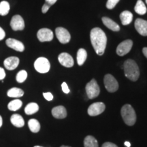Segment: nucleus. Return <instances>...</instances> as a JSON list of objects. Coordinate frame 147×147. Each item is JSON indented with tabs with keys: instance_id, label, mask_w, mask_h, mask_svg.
Returning <instances> with one entry per match:
<instances>
[{
	"instance_id": "f257e3e1",
	"label": "nucleus",
	"mask_w": 147,
	"mask_h": 147,
	"mask_svg": "<svg viewBox=\"0 0 147 147\" xmlns=\"http://www.w3.org/2000/svg\"><path fill=\"white\" fill-rule=\"evenodd\" d=\"M91 45L98 55H102L105 51L107 43V38L105 33L99 27H95L90 34Z\"/></svg>"
},
{
	"instance_id": "f03ea898",
	"label": "nucleus",
	"mask_w": 147,
	"mask_h": 147,
	"mask_svg": "<svg viewBox=\"0 0 147 147\" xmlns=\"http://www.w3.org/2000/svg\"><path fill=\"white\" fill-rule=\"evenodd\" d=\"M124 73L128 79L131 81H136L140 76V69L135 61L127 59L125 61L123 65Z\"/></svg>"
},
{
	"instance_id": "7ed1b4c3",
	"label": "nucleus",
	"mask_w": 147,
	"mask_h": 147,
	"mask_svg": "<svg viewBox=\"0 0 147 147\" xmlns=\"http://www.w3.org/2000/svg\"><path fill=\"white\" fill-rule=\"evenodd\" d=\"M121 114L125 123L129 126H132L136 121V114L133 107L129 104H125L123 106Z\"/></svg>"
},
{
	"instance_id": "20e7f679",
	"label": "nucleus",
	"mask_w": 147,
	"mask_h": 147,
	"mask_svg": "<svg viewBox=\"0 0 147 147\" xmlns=\"http://www.w3.org/2000/svg\"><path fill=\"white\" fill-rule=\"evenodd\" d=\"M86 93L89 99L95 98L100 95V89L95 79H92L86 85Z\"/></svg>"
},
{
	"instance_id": "39448f33",
	"label": "nucleus",
	"mask_w": 147,
	"mask_h": 147,
	"mask_svg": "<svg viewBox=\"0 0 147 147\" xmlns=\"http://www.w3.org/2000/svg\"><path fill=\"white\" fill-rule=\"evenodd\" d=\"M34 67L39 73H47L50 70L51 64L49 61L45 57H39L36 60L34 63Z\"/></svg>"
},
{
	"instance_id": "423d86ee",
	"label": "nucleus",
	"mask_w": 147,
	"mask_h": 147,
	"mask_svg": "<svg viewBox=\"0 0 147 147\" xmlns=\"http://www.w3.org/2000/svg\"><path fill=\"white\" fill-rule=\"evenodd\" d=\"M104 85L106 90L110 93H114L119 89V83L113 75L106 74L104 78Z\"/></svg>"
},
{
	"instance_id": "0eeeda50",
	"label": "nucleus",
	"mask_w": 147,
	"mask_h": 147,
	"mask_svg": "<svg viewBox=\"0 0 147 147\" xmlns=\"http://www.w3.org/2000/svg\"><path fill=\"white\" fill-rule=\"evenodd\" d=\"M106 109L105 104L103 102H95L92 104L88 108V114L91 117H95L102 114Z\"/></svg>"
},
{
	"instance_id": "6e6552de",
	"label": "nucleus",
	"mask_w": 147,
	"mask_h": 147,
	"mask_svg": "<svg viewBox=\"0 0 147 147\" xmlns=\"http://www.w3.org/2000/svg\"><path fill=\"white\" fill-rule=\"evenodd\" d=\"M55 34L59 41L61 44H67L70 41V34L68 31L63 27H57L55 29Z\"/></svg>"
},
{
	"instance_id": "1a4fd4ad",
	"label": "nucleus",
	"mask_w": 147,
	"mask_h": 147,
	"mask_svg": "<svg viewBox=\"0 0 147 147\" xmlns=\"http://www.w3.org/2000/svg\"><path fill=\"white\" fill-rule=\"evenodd\" d=\"M133 42L131 40H126L119 45L117 49V53L119 56H124L131 51Z\"/></svg>"
},
{
	"instance_id": "9d476101",
	"label": "nucleus",
	"mask_w": 147,
	"mask_h": 147,
	"mask_svg": "<svg viewBox=\"0 0 147 147\" xmlns=\"http://www.w3.org/2000/svg\"><path fill=\"white\" fill-rule=\"evenodd\" d=\"M38 40L41 42H50L53 39V32L51 29L47 28H42L40 29L37 34Z\"/></svg>"
},
{
	"instance_id": "9b49d317",
	"label": "nucleus",
	"mask_w": 147,
	"mask_h": 147,
	"mask_svg": "<svg viewBox=\"0 0 147 147\" xmlns=\"http://www.w3.org/2000/svg\"><path fill=\"white\" fill-rule=\"evenodd\" d=\"M10 26L14 31H22L25 28V22L20 15H14L10 21Z\"/></svg>"
},
{
	"instance_id": "f8f14e48",
	"label": "nucleus",
	"mask_w": 147,
	"mask_h": 147,
	"mask_svg": "<svg viewBox=\"0 0 147 147\" xmlns=\"http://www.w3.org/2000/svg\"><path fill=\"white\" fill-rule=\"evenodd\" d=\"M58 60L62 65L66 67H72L74 64L72 57L67 53H62L59 55Z\"/></svg>"
},
{
	"instance_id": "ddd939ff",
	"label": "nucleus",
	"mask_w": 147,
	"mask_h": 147,
	"mask_svg": "<svg viewBox=\"0 0 147 147\" xmlns=\"http://www.w3.org/2000/svg\"><path fill=\"white\" fill-rule=\"evenodd\" d=\"M135 28L141 36H147V21L142 18H137L135 21Z\"/></svg>"
},
{
	"instance_id": "4468645a",
	"label": "nucleus",
	"mask_w": 147,
	"mask_h": 147,
	"mask_svg": "<svg viewBox=\"0 0 147 147\" xmlns=\"http://www.w3.org/2000/svg\"><path fill=\"white\" fill-rule=\"evenodd\" d=\"M5 43L8 47L16 51H18V52H23L25 50V47H24L23 44L17 40L9 38L6 40Z\"/></svg>"
},
{
	"instance_id": "2eb2a0df",
	"label": "nucleus",
	"mask_w": 147,
	"mask_h": 147,
	"mask_svg": "<svg viewBox=\"0 0 147 147\" xmlns=\"http://www.w3.org/2000/svg\"><path fill=\"white\" fill-rule=\"evenodd\" d=\"M5 67L8 70H13L18 67L19 64V59L16 57H10L5 59L4 62Z\"/></svg>"
},
{
	"instance_id": "dca6fc26",
	"label": "nucleus",
	"mask_w": 147,
	"mask_h": 147,
	"mask_svg": "<svg viewBox=\"0 0 147 147\" xmlns=\"http://www.w3.org/2000/svg\"><path fill=\"white\" fill-rule=\"evenodd\" d=\"M52 115L56 119H64L67 117V110L63 106H56L53 108Z\"/></svg>"
},
{
	"instance_id": "f3484780",
	"label": "nucleus",
	"mask_w": 147,
	"mask_h": 147,
	"mask_svg": "<svg viewBox=\"0 0 147 147\" xmlns=\"http://www.w3.org/2000/svg\"><path fill=\"white\" fill-rule=\"evenodd\" d=\"M102 22L105 26L107 27L110 30L113 31V32H119L120 30V27H119L118 24L113 21L112 19H110V18L103 17Z\"/></svg>"
},
{
	"instance_id": "a211bd4d",
	"label": "nucleus",
	"mask_w": 147,
	"mask_h": 147,
	"mask_svg": "<svg viewBox=\"0 0 147 147\" xmlns=\"http://www.w3.org/2000/svg\"><path fill=\"white\" fill-rule=\"evenodd\" d=\"M121 23L123 25H127L131 23L133 20V14L128 10H125L120 14Z\"/></svg>"
},
{
	"instance_id": "6ab92c4d",
	"label": "nucleus",
	"mask_w": 147,
	"mask_h": 147,
	"mask_svg": "<svg viewBox=\"0 0 147 147\" xmlns=\"http://www.w3.org/2000/svg\"><path fill=\"white\" fill-rule=\"evenodd\" d=\"M10 121L12 124L16 127H22L25 125V121L22 116L18 114H14L10 118Z\"/></svg>"
},
{
	"instance_id": "aec40b11",
	"label": "nucleus",
	"mask_w": 147,
	"mask_h": 147,
	"mask_svg": "<svg viewBox=\"0 0 147 147\" xmlns=\"http://www.w3.org/2000/svg\"><path fill=\"white\" fill-rule=\"evenodd\" d=\"M87 57V53L84 49H80L77 52V63L79 65H83Z\"/></svg>"
},
{
	"instance_id": "412c9836",
	"label": "nucleus",
	"mask_w": 147,
	"mask_h": 147,
	"mask_svg": "<svg viewBox=\"0 0 147 147\" xmlns=\"http://www.w3.org/2000/svg\"><path fill=\"white\" fill-rule=\"evenodd\" d=\"M134 10H135V12L137 14H140V15H144V14L146 13L147 11L146 5H145L142 0H138L136 4L135 5V8H134Z\"/></svg>"
},
{
	"instance_id": "4be33fe9",
	"label": "nucleus",
	"mask_w": 147,
	"mask_h": 147,
	"mask_svg": "<svg viewBox=\"0 0 147 147\" xmlns=\"http://www.w3.org/2000/svg\"><path fill=\"white\" fill-rule=\"evenodd\" d=\"M39 110V106L38 105V104L34 102L29 103V104H27L26 107L25 108V113L28 115H33V114L36 113Z\"/></svg>"
},
{
	"instance_id": "5701e85b",
	"label": "nucleus",
	"mask_w": 147,
	"mask_h": 147,
	"mask_svg": "<svg viewBox=\"0 0 147 147\" xmlns=\"http://www.w3.org/2000/svg\"><path fill=\"white\" fill-rule=\"evenodd\" d=\"M84 147H99L97 140L92 136H87L84 140Z\"/></svg>"
},
{
	"instance_id": "b1692460",
	"label": "nucleus",
	"mask_w": 147,
	"mask_h": 147,
	"mask_svg": "<svg viewBox=\"0 0 147 147\" xmlns=\"http://www.w3.org/2000/svg\"><path fill=\"white\" fill-rule=\"evenodd\" d=\"M28 126L29 129L33 133H37L40 129V124L39 121L35 119H32L29 121Z\"/></svg>"
},
{
	"instance_id": "393cba45",
	"label": "nucleus",
	"mask_w": 147,
	"mask_h": 147,
	"mask_svg": "<svg viewBox=\"0 0 147 147\" xmlns=\"http://www.w3.org/2000/svg\"><path fill=\"white\" fill-rule=\"evenodd\" d=\"M7 95L10 97H21L24 95V91L21 89L14 87L9 90Z\"/></svg>"
},
{
	"instance_id": "a878e982",
	"label": "nucleus",
	"mask_w": 147,
	"mask_h": 147,
	"mask_svg": "<svg viewBox=\"0 0 147 147\" xmlns=\"http://www.w3.org/2000/svg\"><path fill=\"white\" fill-rule=\"evenodd\" d=\"M23 105V102L20 100H14L9 103L8 105V109L11 111H16L19 110Z\"/></svg>"
},
{
	"instance_id": "bb28decb",
	"label": "nucleus",
	"mask_w": 147,
	"mask_h": 147,
	"mask_svg": "<svg viewBox=\"0 0 147 147\" xmlns=\"http://www.w3.org/2000/svg\"><path fill=\"white\" fill-rule=\"evenodd\" d=\"M10 4L8 1H3L0 3V15L5 16L9 13Z\"/></svg>"
},
{
	"instance_id": "cd10ccee",
	"label": "nucleus",
	"mask_w": 147,
	"mask_h": 147,
	"mask_svg": "<svg viewBox=\"0 0 147 147\" xmlns=\"http://www.w3.org/2000/svg\"><path fill=\"white\" fill-rule=\"evenodd\" d=\"M27 78V73L25 70H21L18 71L16 76V81L19 83H22L26 80Z\"/></svg>"
},
{
	"instance_id": "c85d7f7f",
	"label": "nucleus",
	"mask_w": 147,
	"mask_h": 147,
	"mask_svg": "<svg viewBox=\"0 0 147 147\" xmlns=\"http://www.w3.org/2000/svg\"><path fill=\"white\" fill-rule=\"evenodd\" d=\"M120 0H108L107 3H106V7L108 9L112 10L116 6V5L119 3Z\"/></svg>"
},
{
	"instance_id": "c756f323",
	"label": "nucleus",
	"mask_w": 147,
	"mask_h": 147,
	"mask_svg": "<svg viewBox=\"0 0 147 147\" xmlns=\"http://www.w3.org/2000/svg\"><path fill=\"white\" fill-rule=\"evenodd\" d=\"M61 88H62V90H63V91L64 93H66V94H67V93H69V87L68 86H67V84L66 82H63L61 84Z\"/></svg>"
},
{
	"instance_id": "7c9ffc66",
	"label": "nucleus",
	"mask_w": 147,
	"mask_h": 147,
	"mask_svg": "<svg viewBox=\"0 0 147 147\" xmlns=\"http://www.w3.org/2000/svg\"><path fill=\"white\" fill-rule=\"evenodd\" d=\"M43 95H44V97H45V98L47 100H48V101L53 100V95H52V93H49H49H44Z\"/></svg>"
},
{
	"instance_id": "2f4dec72",
	"label": "nucleus",
	"mask_w": 147,
	"mask_h": 147,
	"mask_svg": "<svg viewBox=\"0 0 147 147\" xmlns=\"http://www.w3.org/2000/svg\"><path fill=\"white\" fill-rule=\"evenodd\" d=\"M51 5H49V4H48V3H45V4L43 5V6H42V13H44V14L47 13V12H48V10H49V8H51Z\"/></svg>"
},
{
	"instance_id": "473e14b6",
	"label": "nucleus",
	"mask_w": 147,
	"mask_h": 147,
	"mask_svg": "<svg viewBox=\"0 0 147 147\" xmlns=\"http://www.w3.org/2000/svg\"><path fill=\"white\" fill-rule=\"evenodd\" d=\"M102 147H118V146H117L115 144H114V143L107 142L104 143V144H103Z\"/></svg>"
},
{
	"instance_id": "72a5a7b5",
	"label": "nucleus",
	"mask_w": 147,
	"mask_h": 147,
	"mask_svg": "<svg viewBox=\"0 0 147 147\" xmlns=\"http://www.w3.org/2000/svg\"><path fill=\"white\" fill-rule=\"evenodd\" d=\"M5 77V70L2 67H0V80H2Z\"/></svg>"
},
{
	"instance_id": "f704fd0d",
	"label": "nucleus",
	"mask_w": 147,
	"mask_h": 147,
	"mask_svg": "<svg viewBox=\"0 0 147 147\" xmlns=\"http://www.w3.org/2000/svg\"><path fill=\"white\" fill-rule=\"evenodd\" d=\"M5 33L4 32V30L1 28V27H0V40H2L3 38H5Z\"/></svg>"
},
{
	"instance_id": "c9c22d12",
	"label": "nucleus",
	"mask_w": 147,
	"mask_h": 147,
	"mask_svg": "<svg viewBox=\"0 0 147 147\" xmlns=\"http://www.w3.org/2000/svg\"><path fill=\"white\" fill-rule=\"evenodd\" d=\"M45 1H46V3H48V4L52 5L53 4H55V3L57 2V0H45Z\"/></svg>"
},
{
	"instance_id": "e433bc0d",
	"label": "nucleus",
	"mask_w": 147,
	"mask_h": 147,
	"mask_svg": "<svg viewBox=\"0 0 147 147\" xmlns=\"http://www.w3.org/2000/svg\"><path fill=\"white\" fill-rule=\"evenodd\" d=\"M142 53H143V54L144 55V56L146 57L147 58V47L143 48V49H142Z\"/></svg>"
},
{
	"instance_id": "4c0bfd02",
	"label": "nucleus",
	"mask_w": 147,
	"mask_h": 147,
	"mask_svg": "<svg viewBox=\"0 0 147 147\" xmlns=\"http://www.w3.org/2000/svg\"><path fill=\"white\" fill-rule=\"evenodd\" d=\"M125 145L127 147H130L131 146V144H130L129 142H127V141H126V142H125Z\"/></svg>"
},
{
	"instance_id": "58836bf2",
	"label": "nucleus",
	"mask_w": 147,
	"mask_h": 147,
	"mask_svg": "<svg viewBox=\"0 0 147 147\" xmlns=\"http://www.w3.org/2000/svg\"><path fill=\"white\" fill-rule=\"evenodd\" d=\"M2 123H3V121H2V117L0 116V127H1V125H2Z\"/></svg>"
},
{
	"instance_id": "ea45409f",
	"label": "nucleus",
	"mask_w": 147,
	"mask_h": 147,
	"mask_svg": "<svg viewBox=\"0 0 147 147\" xmlns=\"http://www.w3.org/2000/svg\"><path fill=\"white\" fill-rule=\"evenodd\" d=\"M61 147H70V146H64V145H63V146H61Z\"/></svg>"
},
{
	"instance_id": "a19ab883",
	"label": "nucleus",
	"mask_w": 147,
	"mask_h": 147,
	"mask_svg": "<svg viewBox=\"0 0 147 147\" xmlns=\"http://www.w3.org/2000/svg\"><path fill=\"white\" fill-rule=\"evenodd\" d=\"M34 147H43V146H35Z\"/></svg>"
},
{
	"instance_id": "79ce46f5",
	"label": "nucleus",
	"mask_w": 147,
	"mask_h": 147,
	"mask_svg": "<svg viewBox=\"0 0 147 147\" xmlns=\"http://www.w3.org/2000/svg\"><path fill=\"white\" fill-rule=\"evenodd\" d=\"M146 4H147V0H146Z\"/></svg>"
}]
</instances>
